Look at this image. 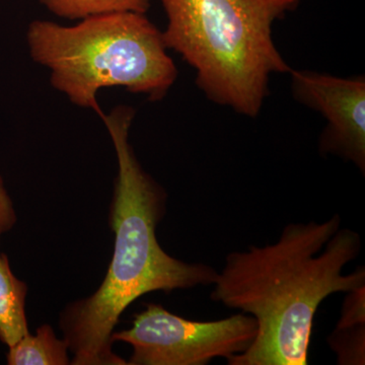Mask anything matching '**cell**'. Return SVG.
Listing matches in <instances>:
<instances>
[{"instance_id":"6da1fadb","label":"cell","mask_w":365,"mask_h":365,"mask_svg":"<svg viewBox=\"0 0 365 365\" xmlns=\"http://www.w3.org/2000/svg\"><path fill=\"white\" fill-rule=\"evenodd\" d=\"M361 251V237L325 222L289 223L266 246L232 252L217 272L211 299L256 319L254 342L230 365H307L314 319L334 294L365 287L364 267L343 274Z\"/></svg>"},{"instance_id":"7a4b0ae2","label":"cell","mask_w":365,"mask_h":365,"mask_svg":"<svg viewBox=\"0 0 365 365\" xmlns=\"http://www.w3.org/2000/svg\"><path fill=\"white\" fill-rule=\"evenodd\" d=\"M133 117L129 107H118L101 117L118 160L110 208L114 252L97 292L67 304L60 314L73 365L128 364L112 349L113 333L127 307L150 292L212 285L217 275L206 264L178 260L158 244L157 227L165 215L167 192L143 169L128 143Z\"/></svg>"},{"instance_id":"3957f363","label":"cell","mask_w":365,"mask_h":365,"mask_svg":"<svg viewBox=\"0 0 365 365\" xmlns=\"http://www.w3.org/2000/svg\"><path fill=\"white\" fill-rule=\"evenodd\" d=\"M168 18V49L196 72L208 100L246 117L258 116L272 74L289 73L273 26L300 0H158Z\"/></svg>"},{"instance_id":"277c9868","label":"cell","mask_w":365,"mask_h":365,"mask_svg":"<svg viewBox=\"0 0 365 365\" xmlns=\"http://www.w3.org/2000/svg\"><path fill=\"white\" fill-rule=\"evenodd\" d=\"M26 40L34 61L49 69L51 85L100 117L102 88L121 86L160 101L177 79L163 33L145 14H100L72 26L34 21Z\"/></svg>"},{"instance_id":"5b68a950","label":"cell","mask_w":365,"mask_h":365,"mask_svg":"<svg viewBox=\"0 0 365 365\" xmlns=\"http://www.w3.org/2000/svg\"><path fill=\"white\" fill-rule=\"evenodd\" d=\"M256 335V319L249 314L198 322L148 304L134 316L130 329L113 333L112 341L131 345L130 365H206L242 354Z\"/></svg>"},{"instance_id":"8992f818","label":"cell","mask_w":365,"mask_h":365,"mask_svg":"<svg viewBox=\"0 0 365 365\" xmlns=\"http://www.w3.org/2000/svg\"><path fill=\"white\" fill-rule=\"evenodd\" d=\"M289 74L295 100L321 113L326 119V128L319 137V151L354 163L364 175V76L344 78L294 69Z\"/></svg>"},{"instance_id":"52a82bcc","label":"cell","mask_w":365,"mask_h":365,"mask_svg":"<svg viewBox=\"0 0 365 365\" xmlns=\"http://www.w3.org/2000/svg\"><path fill=\"white\" fill-rule=\"evenodd\" d=\"M341 318L328 343L338 364H365V287L346 294Z\"/></svg>"},{"instance_id":"ba28073f","label":"cell","mask_w":365,"mask_h":365,"mask_svg":"<svg viewBox=\"0 0 365 365\" xmlns=\"http://www.w3.org/2000/svg\"><path fill=\"white\" fill-rule=\"evenodd\" d=\"M28 285L14 276L6 254H0V340L11 347L29 332Z\"/></svg>"},{"instance_id":"9c48e42d","label":"cell","mask_w":365,"mask_h":365,"mask_svg":"<svg viewBox=\"0 0 365 365\" xmlns=\"http://www.w3.org/2000/svg\"><path fill=\"white\" fill-rule=\"evenodd\" d=\"M69 348L64 339H58L51 326L43 325L35 335L24 336L9 347L6 355L9 365L71 364Z\"/></svg>"},{"instance_id":"30bf717a","label":"cell","mask_w":365,"mask_h":365,"mask_svg":"<svg viewBox=\"0 0 365 365\" xmlns=\"http://www.w3.org/2000/svg\"><path fill=\"white\" fill-rule=\"evenodd\" d=\"M52 14L69 20L114 13L145 14L153 0H39Z\"/></svg>"},{"instance_id":"8fae6325","label":"cell","mask_w":365,"mask_h":365,"mask_svg":"<svg viewBox=\"0 0 365 365\" xmlns=\"http://www.w3.org/2000/svg\"><path fill=\"white\" fill-rule=\"evenodd\" d=\"M16 223V213L13 200L4 186V179L0 176V237L9 232Z\"/></svg>"}]
</instances>
